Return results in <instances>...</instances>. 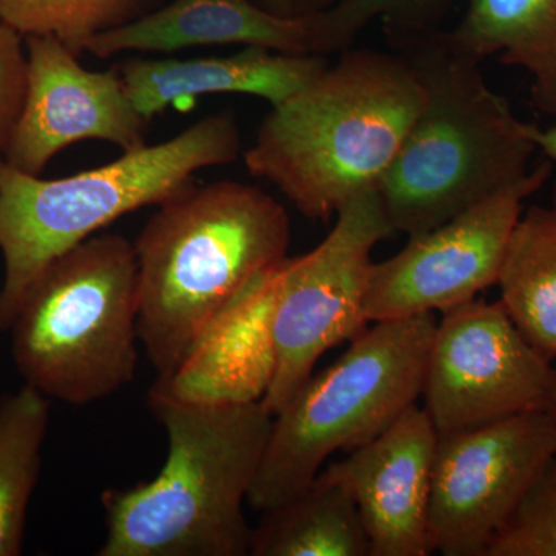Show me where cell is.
Masks as SVG:
<instances>
[{"label":"cell","mask_w":556,"mask_h":556,"mask_svg":"<svg viewBox=\"0 0 556 556\" xmlns=\"http://www.w3.org/2000/svg\"><path fill=\"white\" fill-rule=\"evenodd\" d=\"M437 0H339L331 9L318 11L321 49L327 56L350 49L358 33L371 22H386L397 36L426 30L422 22Z\"/></svg>","instance_id":"603a6c76"},{"label":"cell","mask_w":556,"mask_h":556,"mask_svg":"<svg viewBox=\"0 0 556 556\" xmlns=\"http://www.w3.org/2000/svg\"><path fill=\"white\" fill-rule=\"evenodd\" d=\"M438 433L413 405L380 437L321 468L356 501L369 556H426Z\"/></svg>","instance_id":"4fadbf2b"},{"label":"cell","mask_w":556,"mask_h":556,"mask_svg":"<svg viewBox=\"0 0 556 556\" xmlns=\"http://www.w3.org/2000/svg\"><path fill=\"white\" fill-rule=\"evenodd\" d=\"M426 98L404 54L345 50L269 110L243 153L244 166L303 217L328 222L348 200L378 189Z\"/></svg>","instance_id":"3957f363"},{"label":"cell","mask_w":556,"mask_h":556,"mask_svg":"<svg viewBox=\"0 0 556 556\" xmlns=\"http://www.w3.org/2000/svg\"><path fill=\"white\" fill-rule=\"evenodd\" d=\"M554 167L544 161L444 225L409 237L393 257L372 263L365 299L369 324L444 314L495 287L526 200L546 185Z\"/></svg>","instance_id":"8fae6325"},{"label":"cell","mask_w":556,"mask_h":556,"mask_svg":"<svg viewBox=\"0 0 556 556\" xmlns=\"http://www.w3.org/2000/svg\"><path fill=\"white\" fill-rule=\"evenodd\" d=\"M278 268L249 287L155 387L174 396L211 402L262 401L273 379V313Z\"/></svg>","instance_id":"2e32d148"},{"label":"cell","mask_w":556,"mask_h":556,"mask_svg":"<svg viewBox=\"0 0 556 556\" xmlns=\"http://www.w3.org/2000/svg\"><path fill=\"white\" fill-rule=\"evenodd\" d=\"M552 412L556 415V365H554V408H552Z\"/></svg>","instance_id":"83f0119b"},{"label":"cell","mask_w":556,"mask_h":556,"mask_svg":"<svg viewBox=\"0 0 556 556\" xmlns=\"http://www.w3.org/2000/svg\"><path fill=\"white\" fill-rule=\"evenodd\" d=\"M399 38L427 98L378 192L393 232L409 239L525 178L536 126L517 118L447 33Z\"/></svg>","instance_id":"277c9868"},{"label":"cell","mask_w":556,"mask_h":556,"mask_svg":"<svg viewBox=\"0 0 556 556\" xmlns=\"http://www.w3.org/2000/svg\"><path fill=\"white\" fill-rule=\"evenodd\" d=\"M533 139H535L536 149L541 150L548 161L556 164V126L547 130L540 129L536 126L535 131H533Z\"/></svg>","instance_id":"d4e9b609"},{"label":"cell","mask_w":556,"mask_h":556,"mask_svg":"<svg viewBox=\"0 0 556 556\" xmlns=\"http://www.w3.org/2000/svg\"><path fill=\"white\" fill-rule=\"evenodd\" d=\"M291 222L247 182H192L161 203L134 243L138 336L159 379L174 375L208 328L288 258Z\"/></svg>","instance_id":"6da1fadb"},{"label":"cell","mask_w":556,"mask_h":556,"mask_svg":"<svg viewBox=\"0 0 556 556\" xmlns=\"http://www.w3.org/2000/svg\"><path fill=\"white\" fill-rule=\"evenodd\" d=\"M217 46L324 54L317 13L281 16L258 0H172L91 39L86 53L108 60L119 53L166 54Z\"/></svg>","instance_id":"5bb4252c"},{"label":"cell","mask_w":556,"mask_h":556,"mask_svg":"<svg viewBox=\"0 0 556 556\" xmlns=\"http://www.w3.org/2000/svg\"><path fill=\"white\" fill-rule=\"evenodd\" d=\"M556 456V415L529 412L438 437L431 478V554L482 556Z\"/></svg>","instance_id":"30bf717a"},{"label":"cell","mask_w":556,"mask_h":556,"mask_svg":"<svg viewBox=\"0 0 556 556\" xmlns=\"http://www.w3.org/2000/svg\"><path fill=\"white\" fill-rule=\"evenodd\" d=\"M49 426L50 399L35 388L24 383L0 397V556L24 551Z\"/></svg>","instance_id":"ffe728a7"},{"label":"cell","mask_w":556,"mask_h":556,"mask_svg":"<svg viewBox=\"0 0 556 556\" xmlns=\"http://www.w3.org/2000/svg\"><path fill=\"white\" fill-rule=\"evenodd\" d=\"M447 35L473 60L526 70L533 105L556 119V0H468Z\"/></svg>","instance_id":"e0dca14e"},{"label":"cell","mask_w":556,"mask_h":556,"mask_svg":"<svg viewBox=\"0 0 556 556\" xmlns=\"http://www.w3.org/2000/svg\"><path fill=\"white\" fill-rule=\"evenodd\" d=\"M482 556H556V456L529 486Z\"/></svg>","instance_id":"7402d4cb"},{"label":"cell","mask_w":556,"mask_h":556,"mask_svg":"<svg viewBox=\"0 0 556 556\" xmlns=\"http://www.w3.org/2000/svg\"><path fill=\"white\" fill-rule=\"evenodd\" d=\"M318 247L278 268L273 313L274 372L262 399L274 416L314 375L318 358L367 331L371 254L393 233L378 189L348 200Z\"/></svg>","instance_id":"ba28073f"},{"label":"cell","mask_w":556,"mask_h":556,"mask_svg":"<svg viewBox=\"0 0 556 556\" xmlns=\"http://www.w3.org/2000/svg\"><path fill=\"white\" fill-rule=\"evenodd\" d=\"M263 7L281 14V16H294L298 14V0H258Z\"/></svg>","instance_id":"484cf974"},{"label":"cell","mask_w":556,"mask_h":556,"mask_svg":"<svg viewBox=\"0 0 556 556\" xmlns=\"http://www.w3.org/2000/svg\"><path fill=\"white\" fill-rule=\"evenodd\" d=\"M339 0H298V14L318 13L331 9Z\"/></svg>","instance_id":"4316f807"},{"label":"cell","mask_w":556,"mask_h":556,"mask_svg":"<svg viewBox=\"0 0 556 556\" xmlns=\"http://www.w3.org/2000/svg\"><path fill=\"white\" fill-rule=\"evenodd\" d=\"M156 0H0V24L21 36H54L73 53L155 10Z\"/></svg>","instance_id":"44dd1931"},{"label":"cell","mask_w":556,"mask_h":556,"mask_svg":"<svg viewBox=\"0 0 556 556\" xmlns=\"http://www.w3.org/2000/svg\"><path fill=\"white\" fill-rule=\"evenodd\" d=\"M27 90V50L24 36L0 24V155L5 152L20 119Z\"/></svg>","instance_id":"cb8c5ba5"},{"label":"cell","mask_w":556,"mask_h":556,"mask_svg":"<svg viewBox=\"0 0 556 556\" xmlns=\"http://www.w3.org/2000/svg\"><path fill=\"white\" fill-rule=\"evenodd\" d=\"M433 313L375 321L274 416L248 504L263 511L306 489L338 452L380 437L422 396Z\"/></svg>","instance_id":"52a82bcc"},{"label":"cell","mask_w":556,"mask_h":556,"mask_svg":"<svg viewBox=\"0 0 556 556\" xmlns=\"http://www.w3.org/2000/svg\"><path fill=\"white\" fill-rule=\"evenodd\" d=\"M262 515L252 556H369L356 501L324 470L299 495Z\"/></svg>","instance_id":"ac0fdd59"},{"label":"cell","mask_w":556,"mask_h":556,"mask_svg":"<svg viewBox=\"0 0 556 556\" xmlns=\"http://www.w3.org/2000/svg\"><path fill=\"white\" fill-rule=\"evenodd\" d=\"M420 397L438 437L552 412L554 362L527 342L501 300L473 299L438 321Z\"/></svg>","instance_id":"9c48e42d"},{"label":"cell","mask_w":556,"mask_h":556,"mask_svg":"<svg viewBox=\"0 0 556 556\" xmlns=\"http://www.w3.org/2000/svg\"><path fill=\"white\" fill-rule=\"evenodd\" d=\"M497 287L501 303L527 342L556 362V201L522 212Z\"/></svg>","instance_id":"d6986e66"},{"label":"cell","mask_w":556,"mask_h":556,"mask_svg":"<svg viewBox=\"0 0 556 556\" xmlns=\"http://www.w3.org/2000/svg\"><path fill=\"white\" fill-rule=\"evenodd\" d=\"M328 65L324 54L244 47L226 56L193 60L131 58L116 72L134 108L150 121L175 101L201 94H251L274 108L308 86Z\"/></svg>","instance_id":"9a60e30c"},{"label":"cell","mask_w":556,"mask_h":556,"mask_svg":"<svg viewBox=\"0 0 556 556\" xmlns=\"http://www.w3.org/2000/svg\"><path fill=\"white\" fill-rule=\"evenodd\" d=\"M27 90L3 159L40 175L54 156L83 141L121 152L144 148L148 123L134 108L116 67L91 72L54 36H27Z\"/></svg>","instance_id":"7c38bea8"},{"label":"cell","mask_w":556,"mask_h":556,"mask_svg":"<svg viewBox=\"0 0 556 556\" xmlns=\"http://www.w3.org/2000/svg\"><path fill=\"white\" fill-rule=\"evenodd\" d=\"M148 402L166 430V463L152 481L102 493L108 535L97 555H251L243 506L273 413L263 401H193L155 386Z\"/></svg>","instance_id":"7a4b0ae2"},{"label":"cell","mask_w":556,"mask_h":556,"mask_svg":"<svg viewBox=\"0 0 556 556\" xmlns=\"http://www.w3.org/2000/svg\"><path fill=\"white\" fill-rule=\"evenodd\" d=\"M11 356L43 396L83 407L118 393L138 369V262L119 233L93 236L47 266L9 327Z\"/></svg>","instance_id":"8992f818"},{"label":"cell","mask_w":556,"mask_h":556,"mask_svg":"<svg viewBox=\"0 0 556 556\" xmlns=\"http://www.w3.org/2000/svg\"><path fill=\"white\" fill-rule=\"evenodd\" d=\"M241 153L237 116L225 110L68 177L25 174L0 155V332L9 331L22 295L54 258L130 212L160 206L195 182L197 172L228 166Z\"/></svg>","instance_id":"5b68a950"}]
</instances>
